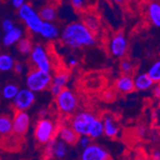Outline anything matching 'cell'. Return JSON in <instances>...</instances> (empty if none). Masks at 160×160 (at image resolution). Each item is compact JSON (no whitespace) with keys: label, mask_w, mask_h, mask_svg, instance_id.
Here are the masks:
<instances>
[{"label":"cell","mask_w":160,"mask_h":160,"mask_svg":"<svg viewBox=\"0 0 160 160\" xmlns=\"http://www.w3.org/2000/svg\"><path fill=\"white\" fill-rule=\"evenodd\" d=\"M62 43L72 49L90 47L96 44L94 33L83 22L76 21L66 25L61 34Z\"/></svg>","instance_id":"1"},{"label":"cell","mask_w":160,"mask_h":160,"mask_svg":"<svg viewBox=\"0 0 160 160\" xmlns=\"http://www.w3.org/2000/svg\"><path fill=\"white\" fill-rule=\"evenodd\" d=\"M53 76L50 72H45L38 68L32 69L26 77V86L35 93L47 89L52 82Z\"/></svg>","instance_id":"2"},{"label":"cell","mask_w":160,"mask_h":160,"mask_svg":"<svg viewBox=\"0 0 160 160\" xmlns=\"http://www.w3.org/2000/svg\"><path fill=\"white\" fill-rule=\"evenodd\" d=\"M18 18L32 34H38L43 20L31 4L24 3L18 9Z\"/></svg>","instance_id":"3"},{"label":"cell","mask_w":160,"mask_h":160,"mask_svg":"<svg viewBox=\"0 0 160 160\" xmlns=\"http://www.w3.org/2000/svg\"><path fill=\"white\" fill-rule=\"evenodd\" d=\"M56 105L59 110L65 114L70 115L74 113L78 107V99L75 93L67 88H63L56 96Z\"/></svg>","instance_id":"4"},{"label":"cell","mask_w":160,"mask_h":160,"mask_svg":"<svg viewBox=\"0 0 160 160\" xmlns=\"http://www.w3.org/2000/svg\"><path fill=\"white\" fill-rule=\"evenodd\" d=\"M30 59L32 63L35 65L36 68L45 71V72H50L52 71V62L48 55V52L42 46L41 44H36L34 45L31 53H30Z\"/></svg>","instance_id":"5"},{"label":"cell","mask_w":160,"mask_h":160,"mask_svg":"<svg viewBox=\"0 0 160 160\" xmlns=\"http://www.w3.org/2000/svg\"><path fill=\"white\" fill-rule=\"evenodd\" d=\"M97 117L91 112L82 111L74 115L71 120V127L79 135H88L92 123Z\"/></svg>","instance_id":"6"},{"label":"cell","mask_w":160,"mask_h":160,"mask_svg":"<svg viewBox=\"0 0 160 160\" xmlns=\"http://www.w3.org/2000/svg\"><path fill=\"white\" fill-rule=\"evenodd\" d=\"M55 133L56 125L51 120L41 118L38 121L35 128V137L39 144L46 145L49 141L54 139Z\"/></svg>","instance_id":"7"},{"label":"cell","mask_w":160,"mask_h":160,"mask_svg":"<svg viewBox=\"0 0 160 160\" xmlns=\"http://www.w3.org/2000/svg\"><path fill=\"white\" fill-rule=\"evenodd\" d=\"M36 101V93L29 89L28 87L26 88L19 89L18 94L12 99V106L16 110L20 111H27L30 108Z\"/></svg>","instance_id":"8"},{"label":"cell","mask_w":160,"mask_h":160,"mask_svg":"<svg viewBox=\"0 0 160 160\" xmlns=\"http://www.w3.org/2000/svg\"><path fill=\"white\" fill-rule=\"evenodd\" d=\"M108 49L113 57L117 59H123L128 49V43L126 36L122 32L115 34L109 40Z\"/></svg>","instance_id":"9"},{"label":"cell","mask_w":160,"mask_h":160,"mask_svg":"<svg viewBox=\"0 0 160 160\" xmlns=\"http://www.w3.org/2000/svg\"><path fill=\"white\" fill-rule=\"evenodd\" d=\"M31 119L26 111L17 110L12 117V132L17 136H24L29 128H30Z\"/></svg>","instance_id":"10"},{"label":"cell","mask_w":160,"mask_h":160,"mask_svg":"<svg viewBox=\"0 0 160 160\" xmlns=\"http://www.w3.org/2000/svg\"><path fill=\"white\" fill-rule=\"evenodd\" d=\"M82 160H108L110 159L109 152L98 144L91 143L86 148L82 149L81 153Z\"/></svg>","instance_id":"11"},{"label":"cell","mask_w":160,"mask_h":160,"mask_svg":"<svg viewBox=\"0 0 160 160\" xmlns=\"http://www.w3.org/2000/svg\"><path fill=\"white\" fill-rule=\"evenodd\" d=\"M67 145L60 139H52L46 144L45 155L47 158L62 159L67 155Z\"/></svg>","instance_id":"12"},{"label":"cell","mask_w":160,"mask_h":160,"mask_svg":"<svg viewBox=\"0 0 160 160\" xmlns=\"http://www.w3.org/2000/svg\"><path fill=\"white\" fill-rule=\"evenodd\" d=\"M58 137H59L60 140L64 142L66 145L74 146L78 142L79 134L72 128L71 126L70 127L63 126L59 129V132H58Z\"/></svg>","instance_id":"13"},{"label":"cell","mask_w":160,"mask_h":160,"mask_svg":"<svg viewBox=\"0 0 160 160\" xmlns=\"http://www.w3.org/2000/svg\"><path fill=\"white\" fill-rule=\"evenodd\" d=\"M115 87L120 93L128 94L134 91L135 86L133 78L129 74H124L121 77H119L115 82Z\"/></svg>","instance_id":"14"},{"label":"cell","mask_w":160,"mask_h":160,"mask_svg":"<svg viewBox=\"0 0 160 160\" xmlns=\"http://www.w3.org/2000/svg\"><path fill=\"white\" fill-rule=\"evenodd\" d=\"M38 35L47 40H53L60 36V30L53 21H43Z\"/></svg>","instance_id":"15"},{"label":"cell","mask_w":160,"mask_h":160,"mask_svg":"<svg viewBox=\"0 0 160 160\" xmlns=\"http://www.w3.org/2000/svg\"><path fill=\"white\" fill-rule=\"evenodd\" d=\"M22 38H23V30L20 27L14 26L12 30L5 32L3 38H2V42L5 46L10 47V46L17 44L18 40Z\"/></svg>","instance_id":"16"},{"label":"cell","mask_w":160,"mask_h":160,"mask_svg":"<svg viewBox=\"0 0 160 160\" xmlns=\"http://www.w3.org/2000/svg\"><path fill=\"white\" fill-rule=\"evenodd\" d=\"M103 125H104V134L107 137L115 138L119 135L120 128L111 116H109V115L106 116L103 120Z\"/></svg>","instance_id":"17"},{"label":"cell","mask_w":160,"mask_h":160,"mask_svg":"<svg viewBox=\"0 0 160 160\" xmlns=\"http://www.w3.org/2000/svg\"><path fill=\"white\" fill-rule=\"evenodd\" d=\"M135 89L139 91H146L153 86V81L151 79L148 73H141L133 78Z\"/></svg>","instance_id":"18"},{"label":"cell","mask_w":160,"mask_h":160,"mask_svg":"<svg viewBox=\"0 0 160 160\" xmlns=\"http://www.w3.org/2000/svg\"><path fill=\"white\" fill-rule=\"evenodd\" d=\"M148 17L153 26L160 28V4L159 3L152 2L148 6Z\"/></svg>","instance_id":"19"},{"label":"cell","mask_w":160,"mask_h":160,"mask_svg":"<svg viewBox=\"0 0 160 160\" xmlns=\"http://www.w3.org/2000/svg\"><path fill=\"white\" fill-rule=\"evenodd\" d=\"M12 132V118L9 115H0V135L8 136Z\"/></svg>","instance_id":"20"},{"label":"cell","mask_w":160,"mask_h":160,"mask_svg":"<svg viewBox=\"0 0 160 160\" xmlns=\"http://www.w3.org/2000/svg\"><path fill=\"white\" fill-rule=\"evenodd\" d=\"M104 135V125H103V120H100L98 118H96L94 120V122L91 125V128L89 129L88 132V136L94 140V139H98L101 136Z\"/></svg>","instance_id":"21"},{"label":"cell","mask_w":160,"mask_h":160,"mask_svg":"<svg viewBox=\"0 0 160 160\" xmlns=\"http://www.w3.org/2000/svg\"><path fill=\"white\" fill-rule=\"evenodd\" d=\"M38 13L43 21H54L57 18V9L52 5L42 7Z\"/></svg>","instance_id":"22"},{"label":"cell","mask_w":160,"mask_h":160,"mask_svg":"<svg viewBox=\"0 0 160 160\" xmlns=\"http://www.w3.org/2000/svg\"><path fill=\"white\" fill-rule=\"evenodd\" d=\"M14 60L10 54H0V72H9L12 70Z\"/></svg>","instance_id":"23"},{"label":"cell","mask_w":160,"mask_h":160,"mask_svg":"<svg viewBox=\"0 0 160 160\" xmlns=\"http://www.w3.org/2000/svg\"><path fill=\"white\" fill-rule=\"evenodd\" d=\"M18 50L20 54L24 56H29L34 47V44L32 40L29 38H22L18 40Z\"/></svg>","instance_id":"24"},{"label":"cell","mask_w":160,"mask_h":160,"mask_svg":"<svg viewBox=\"0 0 160 160\" xmlns=\"http://www.w3.org/2000/svg\"><path fill=\"white\" fill-rule=\"evenodd\" d=\"M69 80V74L66 71H60L52 78V82L53 84H56L58 86L64 88L65 85L67 84Z\"/></svg>","instance_id":"25"},{"label":"cell","mask_w":160,"mask_h":160,"mask_svg":"<svg viewBox=\"0 0 160 160\" xmlns=\"http://www.w3.org/2000/svg\"><path fill=\"white\" fill-rule=\"evenodd\" d=\"M19 88L14 83H7L2 88V97L6 100H12L18 94Z\"/></svg>","instance_id":"26"},{"label":"cell","mask_w":160,"mask_h":160,"mask_svg":"<svg viewBox=\"0 0 160 160\" xmlns=\"http://www.w3.org/2000/svg\"><path fill=\"white\" fill-rule=\"evenodd\" d=\"M147 73L153 81V82L160 83V60L154 62L149 68Z\"/></svg>","instance_id":"27"},{"label":"cell","mask_w":160,"mask_h":160,"mask_svg":"<svg viewBox=\"0 0 160 160\" xmlns=\"http://www.w3.org/2000/svg\"><path fill=\"white\" fill-rule=\"evenodd\" d=\"M83 23L93 33H95V32H97L99 30V27H100L99 20H98V18L96 17L93 16V14H88V16L84 17Z\"/></svg>","instance_id":"28"},{"label":"cell","mask_w":160,"mask_h":160,"mask_svg":"<svg viewBox=\"0 0 160 160\" xmlns=\"http://www.w3.org/2000/svg\"><path fill=\"white\" fill-rule=\"evenodd\" d=\"M120 69L124 74H129L133 71V63L127 59H124L120 62Z\"/></svg>","instance_id":"29"},{"label":"cell","mask_w":160,"mask_h":160,"mask_svg":"<svg viewBox=\"0 0 160 160\" xmlns=\"http://www.w3.org/2000/svg\"><path fill=\"white\" fill-rule=\"evenodd\" d=\"M91 140L92 139L88 135H79L77 144L79 145V147L82 150V149H84L88 146L89 144H91Z\"/></svg>","instance_id":"30"},{"label":"cell","mask_w":160,"mask_h":160,"mask_svg":"<svg viewBox=\"0 0 160 160\" xmlns=\"http://www.w3.org/2000/svg\"><path fill=\"white\" fill-rule=\"evenodd\" d=\"M14 27V23L12 20L9 19V18H6L2 21V29L4 32H8L10 30H12V29Z\"/></svg>","instance_id":"31"},{"label":"cell","mask_w":160,"mask_h":160,"mask_svg":"<svg viewBox=\"0 0 160 160\" xmlns=\"http://www.w3.org/2000/svg\"><path fill=\"white\" fill-rule=\"evenodd\" d=\"M71 5L77 10H81L84 6V0H70Z\"/></svg>","instance_id":"32"},{"label":"cell","mask_w":160,"mask_h":160,"mask_svg":"<svg viewBox=\"0 0 160 160\" xmlns=\"http://www.w3.org/2000/svg\"><path fill=\"white\" fill-rule=\"evenodd\" d=\"M49 88H50V92H51V94L53 95V96H57L58 94H59L63 88H62V87H60V86H58V85H56V84H53V83H51L50 84V86H49Z\"/></svg>","instance_id":"33"},{"label":"cell","mask_w":160,"mask_h":160,"mask_svg":"<svg viewBox=\"0 0 160 160\" xmlns=\"http://www.w3.org/2000/svg\"><path fill=\"white\" fill-rule=\"evenodd\" d=\"M23 69H24V66H23V64L21 62H14L12 70L16 72V73H18V74L22 73Z\"/></svg>","instance_id":"34"},{"label":"cell","mask_w":160,"mask_h":160,"mask_svg":"<svg viewBox=\"0 0 160 160\" xmlns=\"http://www.w3.org/2000/svg\"><path fill=\"white\" fill-rule=\"evenodd\" d=\"M10 3L12 4L13 8L18 9L21 5L25 3V0H10Z\"/></svg>","instance_id":"35"},{"label":"cell","mask_w":160,"mask_h":160,"mask_svg":"<svg viewBox=\"0 0 160 160\" xmlns=\"http://www.w3.org/2000/svg\"><path fill=\"white\" fill-rule=\"evenodd\" d=\"M78 63H79V62H78L77 59H75V58H73V57L69 58L68 61H67V64H68L70 67H75V66L78 65Z\"/></svg>","instance_id":"36"},{"label":"cell","mask_w":160,"mask_h":160,"mask_svg":"<svg viewBox=\"0 0 160 160\" xmlns=\"http://www.w3.org/2000/svg\"><path fill=\"white\" fill-rule=\"evenodd\" d=\"M152 159H155V160H160V150H155L152 154Z\"/></svg>","instance_id":"37"},{"label":"cell","mask_w":160,"mask_h":160,"mask_svg":"<svg viewBox=\"0 0 160 160\" xmlns=\"http://www.w3.org/2000/svg\"><path fill=\"white\" fill-rule=\"evenodd\" d=\"M153 95L156 98H160V85H157L153 88Z\"/></svg>","instance_id":"38"},{"label":"cell","mask_w":160,"mask_h":160,"mask_svg":"<svg viewBox=\"0 0 160 160\" xmlns=\"http://www.w3.org/2000/svg\"><path fill=\"white\" fill-rule=\"evenodd\" d=\"M39 115L41 116V117H45V116L47 115V111H46V110H44V109H43V110H41V111H40Z\"/></svg>","instance_id":"39"},{"label":"cell","mask_w":160,"mask_h":160,"mask_svg":"<svg viewBox=\"0 0 160 160\" xmlns=\"http://www.w3.org/2000/svg\"><path fill=\"white\" fill-rule=\"evenodd\" d=\"M114 2H116V3H119V4H121V3H124L126 0H113Z\"/></svg>","instance_id":"40"}]
</instances>
